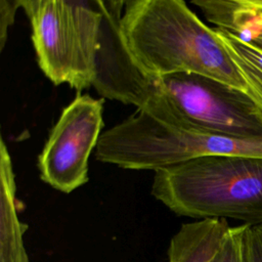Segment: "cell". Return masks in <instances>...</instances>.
I'll use <instances>...</instances> for the list:
<instances>
[{
    "instance_id": "5",
    "label": "cell",
    "mask_w": 262,
    "mask_h": 262,
    "mask_svg": "<svg viewBox=\"0 0 262 262\" xmlns=\"http://www.w3.org/2000/svg\"><path fill=\"white\" fill-rule=\"evenodd\" d=\"M103 102L104 98L78 94L63 107L38 156L43 182L70 193L88 181L89 158L102 134Z\"/></svg>"
},
{
    "instance_id": "8",
    "label": "cell",
    "mask_w": 262,
    "mask_h": 262,
    "mask_svg": "<svg viewBox=\"0 0 262 262\" xmlns=\"http://www.w3.org/2000/svg\"><path fill=\"white\" fill-rule=\"evenodd\" d=\"M228 227L226 219L182 224L170 241L168 262H214Z\"/></svg>"
},
{
    "instance_id": "10",
    "label": "cell",
    "mask_w": 262,
    "mask_h": 262,
    "mask_svg": "<svg viewBox=\"0 0 262 262\" xmlns=\"http://www.w3.org/2000/svg\"><path fill=\"white\" fill-rule=\"evenodd\" d=\"M246 228L247 224L228 227L214 262H247Z\"/></svg>"
},
{
    "instance_id": "2",
    "label": "cell",
    "mask_w": 262,
    "mask_h": 262,
    "mask_svg": "<svg viewBox=\"0 0 262 262\" xmlns=\"http://www.w3.org/2000/svg\"><path fill=\"white\" fill-rule=\"evenodd\" d=\"M120 32L131 59L146 75L198 74L248 94L214 28L183 0L125 1Z\"/></svg>"
},
{
    "instance_id": "1",
    "label": "cell",
    "mask_w": 262,
    "mask_h": 262,
    "mask_svg": "<svg viewBox=\"0 0 262 262\" xmlns=\"http://www.w3.org/2000/svg\"><path fill=\"white\" fill-rule=\"evenodd\" d=\"M125 1H101L103 20L93 87L102 96L177 129L229 136L262 133V116L245 92L198 74L149 76L131 59L121 36Z\"/></svg>"
},
{
    "instance_id": "7",
    "label": "cell",
    "mask_w": 262,
    "mask_h": 262,
    "mask_svg": "<svg viewBox=\"0 0 262 262\" xmlns=\"http://www.w3.org/2000/svg\"><path fill=\"white\" fill-rule=\"evenodd\" d=\"M208 21L262 49V0H193Z\"/></svg>"
},
{
    "instance_id": "3",
    "label": "cell",
    "mask_w": 262,
    "mask_h": 262,
    "mask_svg": "<svg viewBox=\"0 0 262 262\" xmlns=\"http://www.w3.org/2000/svg\"><path fill=\"white\" fill-rule=\"evenodd\" d=\"M151 194L178 216L262 224V159L205 156L160 169Z\"/></svg>"
},
{
    "instance_id": "6",
    "label": "cell",
    "mask_w": 262,
    "mask_h": 262,
    "mask_svg": "<svg viewBox=\"0 0 262 262\" xmlns=\"http://www.w3.org/2000/svg\"><path fill=\"white\" fill-rule=\"evenodd\" d=\"M0 262H30L24 235L28 225L17 215L15 177L8 148L0 141Z\"/></svg>"
},
{
    "instance_id": "4",
    "label": "cell",
    "mask_w": 262,
    "mask_h": 262,
    "mask_svg": "<svg viewBox=\"0 0 262 262\" xmlns=\"http://www.w3.org/2000/svg\"><path fill=\"white\" fill-rule=\"evenodd\" d=\"M36 59L55 85L78 91L93 86L103 11L100 0H20Z\"/></svg>"
},
{
    "instance_id": "11",
    "label": "cell",
    "mask_w": 262,
    "mask_h": 262,
    "mask_svg": "<svg viewBox=\"0 0 262 262\" xmlns=\"http://www.w3.org/2000/svg\"><path fill=\"white\" fill-rule=\"evenodd\" d=\"M20 0H0V51L4 49L8 29L13 25Z\"/></svg>"
},
{
    "instance_id": "12",
    "label": "cell",
    "mask_w": 262,
    "mask_h": 262,
    "mask_svg": "<svg viewBox=\"0 0 262 262\" xmlns=\"http://www.w3.org/2000/svg\"><path fill=\"white\" fill-rule=\"evenodd\" d=\"M246 252L247 262H262V224H247Z\"/></svg>"
},
{
    "instance_id": "9",
    "label": "cell",
    "mask_w": 262,
    "mask_h": 262,
    "mask_svg": "<svg viewBox=\"0 0 262 262\" xmlns=\"http://www.w3.org/2000/svg\"><path fill=\"white\" fill-rule=\"evenodd\" d=\"M214 30L235 63L246 83L249 96L262 116V49L223 29Z\"/></svg>"
}]
</instances>
